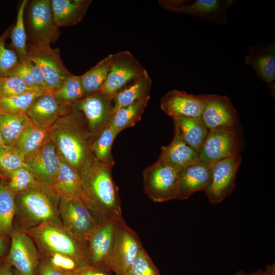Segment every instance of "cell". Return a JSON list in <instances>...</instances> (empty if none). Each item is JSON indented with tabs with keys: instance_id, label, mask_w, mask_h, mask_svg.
<instances>
[{
	"instance_id": "6da1fadb",
	"label": "cell",
	"mask_w": 275,
	"mask_h": 275,
	"mask_svg": "<svg viewBox=\"0 0 275 275\" xmlns=\"http://www.w3.org/2000/svg\"><path fill=\"white\" fill-rule=\"evenodd\" d=\"M61 159L79 174L93 162V138L82 113L72 106L49 130Z\"/></svg>"
},
{
	"instance_id": "7a4b0ae2",
	"label": "cell",
	"mask_w": 275,
	"mask_h": 275,
	"mask_svg": "<svg viewBox=\"0 0 275 275\" xmlns=\"http://www.w3.org/2000/svg\"><path fill=\"white\" fill-rule=\"evenodd\" d=\"M113 167L94 158L89 167L80 174V199L92 213L97 224L122 218L119 189L112 175Z\"/></svg>"
},
{
	"instance_id": "3957f363",
	"label": "cell",
	"mask_w": 275,
	"mask_h": 275,
	"mask_svg": "<svg viewBox=\"0 0 275 275\" xmlns=\"http://www.w3.org/2000/svg\"><path fill=\"white\" fill-rule=\"evenodd\" d=\"M27 234L46 255L60 253L73 258L80 268L88 265V240L62 223L47 222L30 228Z\"/></svg>"
},
{
	"instance_id": "277c9868",
	"label": "cell",
	"mask_w": 275,
	"mask_h": 275,
	"mask_svg": "<svg viewBox=\"0 0 275 275\" xmlns=\"http://www.w3.org/2000/svg\"><path fill=\"white\" fill-rule=\"evenodd\" d=\"M60 201V196L52 186L39 180L31 188L16 195V211L31 228L44 223H61Z\"/></svg>"
},
{
	"instance_id": "5b68a950",
	"label": "cell",
	"mask_w": 275,
	"mask_h": 275,
	"mask_svg": "<svg viewBox=\"0 0 275 275\" xmlns=\"http://www.w3.org/2000/svg\"><path fill=\"white\" fill-rule=\"evenodd\" d=\"M24 20L29 43L54 42L60 35L55 24L50 0H33L26 4Z\"/></svg>"
},
{
	"instance_id": "8992f818",
	"label": "cell",
	"mask_w": 275,
	"mask_h": 275,
	"mask_svg": "<svg viewBox=\"0 0 275 275\" xmlns=\"http://www.w3.org/2000/svg\"><path fill=\"white\" fill-rule=\"evenodd\" d=\"M146 195L155 202L176 200L178 196L179 172L157 160L143 172Z\"/></svg>"
},
{
	"instance_id": "52a82bcc",
	"label": "cell",
	"mask_w": 275,
	"mask_h": 275,
	"mask_svg": "<svg viewBox=\"0 0 275 275\" xmlns=\"http://www.w3.org/2000/svg\"><path fill=\"white\" fill-rule=\"evenodd\" d=\"M28 58L42 71L50 92L57 90L71 73L64 66L58 48L48 43L27 42Z\"/></svg>"
},
{
	"instance_id": "ba28073f",
	"label": "cell",
	"mask_w": 275,
	"mask_h": 275,
	"mask_svg": "<svg viewBox=\"0 0 275 275\" xmlns=\"http://www.w3.org/2000/svg\"><path fill=\"white\" fill-rule=\"evenodd\" d=\"M234 0H161L164 9L197 17L205 21L225 25L228 20L227 10Z\"/></svg>"
},
{
	"instance_id": "9c48e42d",
	"label": "cell",
	"mask_w": 275,
	"mask_h": 275,
	"mask_svg": "<svg viewBox=\"0 0 275 275\" xmlns=\"http://www.w3.org/2000/svg\"><path fill=\"white\" fill-rule=\"evenodd\" d=\"M241 160L237 154L211 163L209 182L204 191L210 203H219L232 194Z\"/></svg>"
},
{
	"instance_id": "30bf717a",
	"label": "cell",
	"mask_w": 275,
	"mask_h": 275,
	"mask_svg": "<svg viewBox=\"0 0 275 275\" xmlns=\"http://www.w3.org/2000/svg\"><path fill=\"white\" fill-rule=\"evenodd\" d=\"M143 248L138 235L123 218L118 220L111 261L112 272L116 275H125Z\"/></svg>"
},
{
	"instance_id": "8fae6325",
	"label": "cell",
	"mask_w": 275,
	"mask_h": 275,
	"mask_svg": "<svg viewBox=\"0 0 275 275\" xmlns=\"http://www.w3.org/2000/svg\"><path fill=\"white\" fill-rule=\"evenodd\" d=\"M118 220L111 219L98 224L88 239V264L110 273Z\"/></svg>"
},
{
	"instance_id": "7c38bea8",
	"label": "cell",
	"mask_w": 275,
	"mask_h": 275,
	"mask_svg": "<svg viewBox=\"0 0 275 275\" xmlns=\"http://www.w3.org/2000/svg\"><path fill=\"white\" fill-rule=\"evenodd\" d=\"M146 69L129 51L113 54L107 77L100 91L113 99L115 95Z\"/></svg>"
},
{
	"instance_id": "4fadbf2b",
	"label": "cell",
	"mask_w": 275,
	"mask_h": 275,
	"mask_svg": "<svg viewBox=\"0 0 275 275\" xmlns=\"http://www.w3.org/2000/svg\"><path fill=\"white\" fill-rule=\"evenodd\" d=\"M240 144L237 129L209 130L198 154L201 162L211 164L239 154Z\"/></svg>"
},
{
	"instance_id": "5bb4252c",
	"label": "cell",
	"mask_w": 275,
	"mask_h": 275,
	"mask_svg": "<svg viewBox=\"0 0 275 275\" xmlns=\"http://www.w3.org/2000/svg\"><path fill=\"white\" fill-rule=\"evenodd\" d=\"M59 211L62 224L87 240L97 225L91 210L79 198L60 197Z\"/></svg>"
},
{
	"instance_id": "9a60e30c",
	"label": "cell",
	"mask_w": 275,
	"mask_h": 275,
	"mask_svg": "<svg viewBox=\"0 0 275 275\" xmlns=\"http://www.w3.org/2000/svg\"><path fill=\"white\" fill-rule=\"evenodd\" d=\"M113 101L99 90L85 96L73 105L82 113L93 141L109 125L112 116Z\"/></svg>"
},
{
	"instance_id": "2e32d148",
	"label": "cell",
	"mask_w": 275,
	"mask_h": 275,
	"mask_svg": "<svg viewBox=\"0 0 275 275\" xmlns=\"http://www.w3.org/2000/svg\"><path fill=\"white\" fill-rule=\"evenodd\" d=\"M10 234L11 247L5 260L21 275H38L39 254L33 239L21 231Z\"/></svg>"
},
{
	"instance_id": "e0dca14e",
	"label": "cell",
	"mask_w": 275,
	"mask_h": 275,
	"mask_svg": "<svg viewBox=\"0 0 275 275\" xmlns=\"http://www.w3.org/2000/svg\"><path fill=\"white\" fill-rule=\"evenodd\" d=\"M201 118L209 130L237 129L238 122L235 108L229 98L225 95H206Z\"/></svg>"
},
{
	"instance_id": "ac0fdd59",
	"label": "cell",
	"mask_w": 275,
	"mask_h": 275,
	"mask_svg": "<svg viewBox=\"0 0 275 275\" xmlns=\"http://www.w3.org/2000/svg\"><path fill=\"white\" fill-rule=\"evenodd\" d=\"M58 151L49 139L36 152L25 158V167L38 179L52 186L60 165Z\"/></svg>"
},
{
	"instance_id": "d6986e66",
	"label": "cell",
	"mask_w": 275,
	"mask_h": 275,
	"mask_svg": "<svg viewBox=\"0 0 275 275\" xmlns=\"http://www.w3.org/2000/svg\"><path fill=\"white\" fill-rule=\"evenodd\" d=\"M206 95H195L185 91H169L161 99L162 111L172 118L177 117H201Z\"/></svg>"
},
{
	"instance_id": "ffe728a7",
	"label": "cell",
	"mask_w": 275,
	"mask_h": 275,
	"mask_svg": "<svg viewBox=\"0 0 275 275\" xmlns=\"http://www.w3.org/2000/svg\"><path fill=\"white\" fill-rule=\"evenodd\" d=\"M71 108L62 104L53 92H47L38 97L26 114L34 126L49 130L57 120Z\"/></svg>"
},
{
	"instance_id": "44dd1931",
	"label": "cell",
	"mask_w": 275,
	"mask_h": 275,
	"mask_svg": "<svg viewBox=\"0 0 275 275\" xmlns=\"http://www.w3.org/2000/svg\"><path fill=\"white\" fill-rule=\"evenodd\" d=\"M244 63L254 70L257 76L269 85L275 80V43L252 45L244 58Z\"/></svg>"
},
{
	"instance_id": "7402d4cb",
	"label": "cell",
	"mask_w": 275,
	"mask_h": 275,
	"mask_svg": "<svg viewBox=\"0 0 275 275\" xmlns=\"http://www.w3.org/2000/svg\"><path fill=\"white\" fill-rule=\"evenodd\" d=\"M211 164L200 161L179 172L178 200L188 199L194 193L204 191L209 182Z\"/></svg>"
},
{
	"instance_id": "603a6c76",
	"label": "cell",
	"mask_w": 275,
	"mask_h": 275,
	"mask_svg": "<svg viewBox=\"0 0 275 275\" xmlns=\"http://www.w3.org/2000/svg\"><path fill=\"white\" fill-rule=\"evenodd\" d=\"M171 143L161 148L158 160L179 172L186 167L200 161L198 153L187 145L177 130Z\"/></svg>"
},
{
	"instance_id": "cb8c5ba5",
	"label": "cell",
	"mask_w": 275,
	"mask_h": 275,
	"mask_svg": "<svg viewBox=\"0 0 275 275\" xmlns=\"http://www.w3.org/2000/svg\"><path fill=\"white\" fill-rule=\"evenodd\" d=\"M91 0H50L54 22L60 26H70L80 22Z\"/></svg>"
},
{
	"instance_id": "d4e9b609",
	"label": "cell",
	"mask_w": 275,
	"mask_h": 275,
	"mask_svg": "<svg viewBox=\"0 0 275 275\" xmlns=\"http://www.w3.org/2000/svg\"><path fill=\"white\" fill-rule=\"evenodd\" d=\"M152 80L146 70L114 96L112 115L118 109L150 96Z\"/></svg>"
},
{
	"instance_id": "484cf974",
	"label": "cell",
	"mask_w": 275,
	"mask_h": 275,
	"mask_svg": "<svg viewBox=\"0 0 275 275\" xmlns=\"http://www.w3.org/2000/svg\"><path fill=\"white\" fill-rule=\"evenodd\" d=\"M172 119L174 129L181 139L198 153L209 131L201 117H177Z\"/></svg>"
},
{
	"instance_id": "4316f807",
	"label": "cell",
	"mask_w": 275,
	"mask_h": 275,
	"mask_svg": "<svg viewBox=\"0 0 275 275\" xmlns=\"http://www.w3.org/2000/svg\"><path fill=\"white\" fill-rule=\"evenodd\" d=\"M56 180L52 186L60 197L80 198L81 178L79 173L61 159Z\"/></svg>"
},
{
	"instance_id": "83f0119b",
	"label": "cell",
	"mask_w": 275,
	"mask_h": 275,
	"mask_svg": "<svg viewBox=\"0 0 275 275\" xmlns=\"http://www.w3.org/2000/svg\"><path fill=\"white\" fill-rule=\"evenodd\" d=\"M33 125L26 113H0V133L6 145H15L22 133Z\"/></svg>"
},
{
	"instance_id": "f1b7e54d",
	"label": "cell",
	"mask_w": 275,
	"mask_h": 275,
	"mask_svg": "<svg viewBox=\"0 0 275 275\" xmlns=\"http://www.w3.org/2000/svg\"><path fill=\"white\" fill-rule=\"evenodd\" d=\"M150 99L149 96L118 109L113 114L109 125L118 134L123 130L134 126L141 121Z\"/></svg>"
},
{
	"instance_id": "f546056e",
	"label": "cell",
	"mask_w": 275,
	"mask_h": 275,
	"mask_svg": "<svg viewBox=\"0 0 275 275\" xmlns=\"http://www.w3.org/2000/svg\"><path fill=\"white\" fill-rule=\"evenodd\" d=\"M112 58V54L108 55L80 75L85 96L100 90L107 77Z\"/></svg>"
},
{
	"instance_id": "4dcf8cb0",
	"label": "cell",
	"mask_w": 275,
	"mask_h": 275,
	"mask_svg": "<svg viewBox=\"0 0 275 275\" xmlns=\"http://www.w3.org/2000/svg\"><path fill=\"white\" fill-rule=\"evenodd\" d=\"M28 1L23 0L19 6L16 21L10 33L11 44L8 47L17 54L20 62L28 59L27 36L24 24V14Z\"/></svg>"
},
{
	"instance_id": "1f68e13d",
	"label": "cell",
	"mask_w": 275,
	"mask_h": 275,
	"mask_svg": "<svg viewBox=\"0 0 275 275\" xmlns=\"http://www.w3.org/2000/svg\"><path fill=\"white\" fill-rule=\"evenodd\" d=\"M16 194L8 187L6 181L0 183V232L10 234L16 211Z\"/></svg>"
},
{
	"instance_id": "d6a6232c",
	"label": "cell",
	"mask_w": 275,
	"mask_h": 275,
	"mask_svg": "<svg viewBox=\"0 0 275 275\" xmlns=\"http://www.w3.org/2000/svg\"><path fill=\"white\" fill-rule=\"evenodd\" d=\"M118 134L108 125L93 140L92 151L94 157L99 161L112 167L115 161L112 153V147Z\"/></svg>"
},
{
	"instance_id": "836d02e7",
	"label": "cell",
	"mask_w": 275,
	"mask_h": 275,
	"mask_svg": "<svg viewBox=\"0 0 275 275\" xmlns=\"http://www.w3.org/2000/svg\"><path fill=\"white\" fill-rule=\"evenodd\" d=\"M53 93L63 105L71 107L85 96L80 75L71 74Z\"/></svg>"
},
{
	"instance_id": "e575fe53",
	"label": "cell",
	"mask_w": 275,
	"mask_h": 275,
	"mask_svg": "<svg viewBox=\"0 0 275 275\" xmlns=\"http://www.w3.org/2000/svg\"><path fill=\"white\" fill-rule=\"evenodd\" d=\"M49 139V130L33 125L22 133L15 145L25 158L38 150Z\"/></svg>"
},
{
	"instance_id": "d590c367",
	"label": "cell",
	"mask_w": 275,
	"mask_h": 275,
	"mask_svg": "<svg viewBox=\"0 0 275 275\" xmlns=\"http://www.w3.org/2000/svg\"><path fill=\"white\" fill-rule=\"evenodd\" d=\"M47 93L43 91H34L21 94L0 98V113H26L34 101L39 96Z\"/></svg>"
},
{
	"instance_id": "8d00e7d4",
	"label": "cell",
	"mask_w": 275,
	"mask_h": 275,
	"mask_svg": "<svg viewBox=\"0 0 275 275\" xmlns=\"http://www.w3.org/2000/svg\"><path fill=\"white\" fill-rule=\"evenodd\" d=\"M25 157L15 145L0 146V172L6 181L15 170L25 167Z\"/></svg>"
},
{
	"instance_id": "74e56055",
	"label": "cell",
	"mask_w": 275,
	"mask_h": 275,
	"mask_svg": "<svg viewBox=\"0 0 275 275\" xmlns=\"http://www.w3.org/2000/svg\"><path fill=\"white\" fill-rule=\"evenodd\" d=\"M13 26V24L0 36V77L12 76L20 63L15 52L6 46Z\"/></svg>"
},
{
	"instance_id": "f35d334b",
	"label": "cell",
	"mask_w": 275,
	"mask_h": 275,
	"mask_svg": "<svg viewBox=\"0 0 275 275\" xmlns=\"http://www.w3.org/2000/svg\"><path fill=\"white\" fill-rule=\"evenodd\" d=\"M39 180L29 169L23 167L12 173L6 181L9 188L17 194L31 188Z\"/></svg>"
},
{
	"instance_id": "ab89813d",
	"label": "cell",
	"mask_w": 275,
	"mask_h": 275,
	"mask_svg": "<svg viewBox=\"0 0 275 275\" xmlns=\"http://www.w3.org/2000/svg\"><path fill=\"white\" fill-rule=\"evenodd\" d=\"M34 91H44L39 88L28 86L16 76L0 77V98L19 95Z\"/></svg>"
},
{
	"instance_id": "60d3db41",
	"label": "cell",
	"mask_w": 275,
	"mask_h": 275,
	"mask_svg": "<svg viewBox=\"0 0 275 275\" xmlns=\"http://www.w3.org/2000/svg\"><path fill=\"white\" fill-rule=\"evenodd\" d=\"M125 275H160L147 252L143 248Z\"/></svg>"
},
{
	"instance_id": "b9f144b4",
	"label": "cell",
	"mask_w": 275,
	"mask_h": 275,
	"mask_svg": "<svg viewBox=\"0 0 275 275\" xmlns=\"http://www.w3.org/2000/svg\"><path fill=\"white\" fill-rule=\"evenodd\" d=\"M47 259L44 262L59 269L73 272L80 268L78 263L71 257L60 253L46 255Z\"/></svg>"
},
{
	"instance_id": "7bdbcfd3",
	"label": "cell",
	"mask_w": 275,
	"mask_h": 275,
	"mask_svg": "<svg viewBox=\"0 0 275 275\" xmlns=\"http://www.w3.org/2000/svg\"><path fill=\"white\" fill-rule=\"evenodd\" d=\"M27 65L30 75L35 86L47 92H50L48 89L44 76L39 67L29 58Z\"/></svg>"
},
{
	"instance_id": "ee69618b",
	"label": "cell",
	"mask_w": 275,
	"mask_h": 275,
	"mask_svg": "<svg viewBox=\"0 0 275 275\" xmlns=\"http://www.w3.org/2000/svg\"><path fill=\"white\" fill-rule=\"evenodd\" d=\"M27 60L23 62H20V63L12 76H17L22 79L28 86L32 87L37 88L35 86L31 78L30 71L27 65Z\"/></svg>"
},
{
	"instance_id": "f6af8a7d",
	"label": "cell",
	"mask_w": 275,
	"mask_h": 275,
	"mask_svg": "<svg viewBox=\"0 0 275 275\" xmlns=\"http://www.w3.org/2000/svg\"><path fill=\"white\" fill-rule=\"evenodd\" d=\"M72 272L56 268L44 261L39 263L38 275H71Z\"/></svg>"
},
{
	"instance_id": "bcb514c9",
	"label": "cell",
	"mask_w": 275,
	"mask_h": 275,
	"mask_svg": "<svg viewBox=\"0 0 275 275\" xmlns=\"http://www.w3.org/2000/svg\"><path fill=\"white\" fill-rule=\"evenodd\" d=\"M110 273L88 265L72 272L71 275H110Z\"/></svg>"
},
{
	"instance_id": "7dc6e473",
	"label": "cell",
	"mask_w": 275,
	"mask_h": 275,
	"mask_svg": "<svg viewBox=\"0 0 275 275\" xmlns=\"http://www.w3.org/2000/svg\"><path fill=\"white\" fill-rule=\"evenodd\" d=\"M234 275H275L274 264L266 265L265 268L259 269L254 271H239Z\"/></svg>"
},
{
	"instance_id": "c3c4849f",
	"label": "cell",
	"mask_w": 275,
	"mask_h": 275,
	"mask_svg": "<svg viewBox=\"0 0 275 275\" xmlns=\"http://www.w3.org/2000/svg\"><path fill=\"white\" fill-rule=\"evenodd\" d=\"M0 275H13L12 266L5 260L0 261Z\"/></svg>"
},
{
	"instance_id": "681fc988",
	"label": "cell",
	"mask_w": 275,
	"mask_h": 275,
	"mask_svg": "<svg viewBox=\"0 0 275 275\" xmlns=\"http://www.w3.org/2000/svg\"><path fill=\"white\" fill-rule=\"evenodd\" d=\"M7 247V240L5 235L0 232V260L6 253Z\"/></svg>"
},
{
	"instance_id": "f907efd6",
	"label": "cell",
	"mask_w": 275,
	"mask_h": 275,
	"mask_svg": "<svg viewBox=\"0 0 275 275\" xmlns=\"http://www.w3.org/2000/svg\"><path fill=\"white\" fill-rule=\"evenodd\" d=\"M13 275H21L20 273L15 269H13Z\"/></svg>"
},
{
	"instance_id": "816d5d0a",
	"label": "cell",
	"mask_w": 275,
	"mask_h": 275,
	"mask_svg": "<svg viewBox=\"0 0 275 275\" xmlns=\"http://www.w3.org/2000/svg\"><path fill=\"white\" fill-rule=\"evenodd\" d=\"M5 143L3 141V140L1 136V133H0V146L4 145Z\"/></svg>"
},
{
	"instance_id": "f5cc1de1",
	"label": "cell",
	"mask_w": 275,
	"mask_h": 275,
	"mask_svg": "<svg viewBox=\"0 0 275 275\" xmlns=\"http://www.w3.org/2000/svg\"><path fill=\"white\" fill-rule=\"evenodd\" d=\"M2 180H3L2 178L0 177V183H1V181H2Z\"/></svg>"
},
{
	"instance_id": "db71d44e",
	"label": "cell",
	"mask_w": 275,
	"mask_h": 275,
	"mask_svg": "<svg viewBox=\"0 0 275 275\" xmlns=\"http://www.w3.org/2000/svg\"><path fill=\"white\" fill-rule=\"evenodd\" d=\"M0 177L2 178V175H1V172H0Z\"/></svg>"
}]
</instances>
